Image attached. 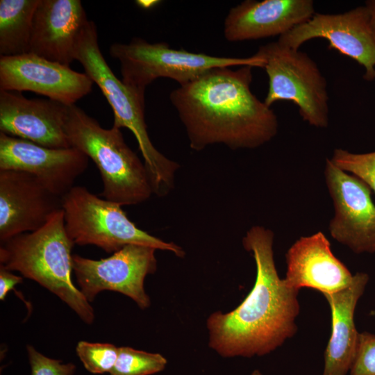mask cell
Returning <instances> with one entry per match:
<instances>
[{"label": "cell", "mask_w": 375, "mask_h": 375, "mask_svg": "<svg viewBox=\"0 0 375 375\" xmlns=\"http://www.w3.org/2000/svg\"><path fill=\"white\" fill-rule=\"evenodd\" d=\"M156 250L129 244L100 260L73 255V271L80 291L89 302L101 291L117 292L131 298L141 309L147 308L151 301L144 283L147 275L156 271Z\"/></svg>", "instance_id": "9c48e42d"}, {"label": "cell", "mask_w": 375, "mask_h": 375, "mask_svg": "<svg viewBox=\"0 0 375 375\" xmlns=\"http://www.w3.org/2000/svg\"><path fill=\"white\" fill-rule=\"evenodd\" d=\"M39 1H0L1 57L30 53L33 17Z\"/></svg>", "instance_id": "ffe728a7"}, {"label": "cell", "mask_w": 375, "mask_h": 375, "mask_svg": "<svg viewBox=\"0 0 375 375\" xmlns=\"http://www.w3.org/2000/svg\"><path fill=\"white\" fill-rule=\"evenodd\" d=\"M374 79H375V78H374Z\"/></svg>", "instance_id": "f546056e"}, {"label": "cell", "mask_w": 375, "mask_h": 375, "mask_svg": "<svg viewBox=\"0 0 375 375\" xmlns=\"http://www.w3.org/2000/svg\"><path fill=\"white\" fill-rule=\"evenodd\" d=\"M62 210V198L33 175L0 169V241L43 226Z\"/></svg>", "instance_id": "5bb4252c"}, {"label": "cell", "mask_w": 375, "mask_h": 375, "mask_svg": "<svg viewBox=\"0 0 375 375\" xmlns=\"http://www.w3.org/2000/svg\"><path fill=\"white\" fill-rule=\"evenodd\" d=\"M64 128L71 147L98 168L103 199L122 206L141 203L151 197L153 190L145 165L127 145L120 128L101 127L75 104L66 105Z\"/></svg>", "instance_id": "5b68a950"}, {"label": "cell", "mask_w": 375, "mask_h": 375, "mask_svg": "<svg viewBox=\"0 0 375 375\" xmlns=\"http://www.w3.org/2000/svg\"><path fill=\"white\" fill-rule=\"evenodd\" d=\"M368 281L367 274L357 272L347 287L323 294L331 309V333L324 352L322 375H347L350 371L360 333L355 326L354 313Z\"/></svg>", "instance_id": "d6986e66"}, {"label": "cell", "mask_w": 375, "mask_h": 375, "mask_svg": "<svg viewBox=\"0 0 375 375\" xmlns=\"http://www.w3.org/2000/svg\"><path fill=\"white\" fill-rule=\"evenodd\" d=\"M74 60L96 83L110 104L113 126L126 128L134 135L142 153L153 193L169 194L174 187L175 174L180 165L158 151L149 138L144 120V92L125 84L112 72L100 50L97 29L88 21L80 33L74 49Z\"/></svg>", "instance_id": "277c9868"}, {"label": "cell", "mask_w": 375, "mask_h": 375, "mask_svg": "<svg viewBox=\"0 0 375 375\" xmlns=\"http://www.w3.org/2000/svg\"><path fill=\"white\" fill-rule=\"evenodd\" d=\"M315 13L312 0H246L228 12L224 36L231 42L280 37Z\"/></svg>", "instance_id": "2e32d148"}, {"label": "cell", "mask_w": 375, "mask_h": 375, "mask_svg": "<svg viewBox=\"0 0 375 375\" xmlns=\"http://www.w3.org/2000/svg\"><path fill=\"white\" fill-rule=\"evenodd\" d=\"M26 349L31 375H74L76 366L73 363L48 358L31 345H27Z\"/></svg>", "instance_id": "d4e9b609"}, {"label": "cell", "mask_w": 375, "mask_h": 375, "mask_svg": "<svg viewBox=\"0 0 375 375\" xmlns=\"http://www.w3.org/2000/svg\"><path fill=\"white\" fill-rule=\"evenodd\" d=\"M274 233L252 226L242 239L256 267L254 285L231 311H215L206 320L208 346L223 358L262 356L281 347L297 330L299 290L278 274L274 258Z\"/></svg>", "instance_id": "7a4b0ae2"}, {"label": "cell", "mask_w": 375, "mask_h": 375, "mask_svg": "<svg viewBox=\"0 0 375 375\" xmlns=\"http://www.w3.org/2000/svg\"><path fill=\"white\" fill-rule=\"evenodd\" d=\"M264 60L269 87L264 100L271 107L278 101H290L309 125L326 128L329 123L327 81L317 63L305 52L277 41L260 46L257 51Z\"/></svg>", "instance_id": "ba28073f"}, {"label": "cell", "mask_w": 375, "mask_h": 375, "mask_svg": "<svg viewBox=\"0 0 375 375\" xmlns=\"http://www.w3.org/2000/svg\"><path fill=\"white\" fill-rule=\"evenodd\" d=\"M110 54L120 63L122 81L143 92L158 78H171L181 85L215 67L263 68L265 64L258 53L247 58L213 56L175 49L166 42L149 43L141 38H134L128 43H113Z\"/></svg>", "instance_id": "52a82bcc"}, {"label": "cell", "mask_w": 375, "mask_h": 375, "mask_svg": "<svg viewBox=\"0 0 375 375\" xmlns=\"http://www.w3.org/2000/svg\"><path fill=\"white\" fill-rule=\"evenodd\" d=\"M67 233L74 244L95 245L115 253L126 245L138 244L169 251L183 258L185 251L140 229L118 203L100 198L85 187L74 186L62 197Z\"/></svg>", "instance_id": "8992f818"}, {"label": "cell", "mask_w": 375, "mask_h": 375, "mask_svg": "<svg viewBox=\"0 0 375 375\" xmlns=\"http://www.w3.org/2000/svg\"><path fill=\"white\" fill-rule=\"evenodd\" d=\"M323 38L329 47L356 61L365 69L364 78H375V33L365 6L342 13H317L308 21L278 37L277 42L299 49L310 40Z\"/></svg>", "instance_id": "30bf717a"}, {"label": "cell", "mask_w": 375, "mask_h": 375, "mask_svg": "<svg viewBox=\"0 0 375 375\" xmlns=\"http://www.w3.org/2000/svg\"><path fill=\"white\" fill-rule=\"evenodd\" d=\"M253 68L215 67L171 92L192 149L215 144L255 149L276 136V115L251 90Z\"/></svg>", "instance_id": "6da1fadb"}, {"label": "cell", "mask_w": 375, "mask_h": 375, "mask_svg": "<svg viewBox=\"0 0 375 375\" xmlns=\"http://www.w3.org/2000/svg\"><path fill=\"white\" fill-rule=\"evenodd\" d=\"M324 174L335 209L331 235L356 253H375V205L370 188L329 158Z\"/></svg>", "instance_id": "8fae6325"}, {"label": "cell", "mask_w": 375, "mask_h": 375, "mask_svg": "<svg viewBox=\"0 0 375 375\" xmlns=\"http://www.w3.org/2000/svg\"><path fill=\"white\" fill-rule=\"evenodd\" d=\"M251 375H264V374L260 370L255 369L251 372Z\"/></svg>", "instance_id": "f1b7e54d"}, {"label": "cell", "mask_w": 375, "mask_h": 375, "mask_svg": "<svg viewBox=\"0 0 375 375\" xmlns=\"http://www.w3.org/2000/svg\"><path fill=\"white\" fill-rule=\"evenodd\" d=\"M22 281V276L15 275L11 271L0 266V299L3 301L7 294Z\"/></svg>", "instance_id": "484cf974"}, {"label": "cell", "mask_w": 375, "mask_h": 375, "mask_svg": "<svg viewBox=\"0 0 375 375\" xmlns=\"http://www.w3.org/2000/svg\"><path fill=\"white\" fill-rule=\"evenodd\" d=\"M331 160L340 169L360 179L375 192V151L356 153L335 149Z\"/></svg>", "instance_id": "603a6c76"}, {"label": "cell", "mask_w": 375, "mask_h": 375, "mask_svg": "<svg viewBox=\"0 0 375 375\" xmlns=\"http://www.w3.org/2000/svg\"><path fill=\"white\" fill-rule=\"evenodd\" d=\"M66 105L0 90V132L53 149L72 147L65 132Z\"/></svg>", "instance_id": "9a60e30c"}, {"label": "cell", "mask_w": 375, "mask_h": 375, "mask_svg": "<svg viewBox=\"0 0 375 375\" xmlns=\"http://www.w3.org/2000/svg\"><path fill=\"white\" fill-rule=\"evenodd\" d=\"M74 245L60 210L38 230L1 243L0 266L36 281L90 324L94 319V309L72 280Z\"/></svg>", "instance_id": "3957f363"}, {"label": "cell", "mask_w": 375, "mask_h": 375, "mask_svg": "<svg viewBox=\"0 0 375 375\" xmlns=\"http://www.w3.org/2000/svg\"><path fill=\"white\" fill-rule=\"evenodd\" d=\"M167 360L162 354L119 347L116 362L110 375H152L162 372Z\"/></svg>", "instance_id": "44dd1931"}, {"label": "cell", "mask_w": 375, "mask_h": 375, "mask_svg": "<svg viewBox=\"0 0 375 375\" xmlns=\"http://www.w3.org/2000/svg\"><path fill=\"white\" fill-rule=\"evenodd\" d=\"M94 83L85 73L31 52L0 58V90L30 91L69 106L88 94Z\"/></svg>", "instance_id": "7c38bea8"}, {"label": "cell", "mask_w": 375, "mask_h": 375, "mask_svg": "<svg viewBox=\"0 0 375 375\" xmlns=\"http://www.w3.org/2000/svg\"><path fill=\"white\" fill-rule=\"evenodd\" d=\"M365 6L369 12L372 26L375 33V0L367 1Z\"/></svg>", "instance_id": "4316f807"}, {"label": "cell", "mask_w": 375, "mask_h": 375, "mask_svg": "<svg viewBox=\"0 0 375 375\" xmlns=\"http://www.w3.org/2000/svg\"><path fill=\"white\" fill-rule=\"evenodd\" d=\"M76 352L84 367L92 374L110 373L119 353V347L110 343L80 341Z\"/></svg>", "instance_id": "7402d4cb"}, {"label": "cell", "mask_w": 375, "mask_h": 375, "mask_svg": "<svg viewBox=\"0 0 375 375\" xmlns=\"http://www.w3.org/2000/svg\"><path fill=\"white\" fill-rule=\"evenodd\" d=\"M350 375H375V335L359 333L356 356Z\"/></svg>", "instance_id": "cb8c5ba5"}, {"label": "cell", "mask_w": 375, "mask_h": 375, "mask_svg": "<svg viewBox=\"0 0 375 375\" xmlns=\"http://www.w3.org/2000/svg\"><path fill=\"white\" fill-rule=\"evenodd\" d=\"M135 2L141 8L149 9L158 4L160 1L156 0H139Z\"/></svg>", "instance_id": "83f0119b"}, {"label": "cell", "mask_w": 375, "mask_h": 375, "mask_svg": "<svg viewBox=\"0 0 375 375\" xmlns=\"http://www.w3.org/2000/svg\"><path fill=\"white\" fill-rule=\"evenodd\" d=\"M286 283L299 290L308 288L323 294L338 292L353 278L348 268L331 251L324 234L317 232L298 239L286 255Z\"/></svg>", "instance_id": "ac0fdd59"}, {"label": "cell", "mask_w": 375, "mask_h": 375, "mask_svg": "<svg viewBox=\"0 0 375 375\" xmlns=\"http://www.w3.org/2000/svg\"><path fill=\"white\" fill-rule=\"evenodd\" d=\"M88 159L74 147L49 148L0 132V169L31 174L60 198L86 170Z\"/></svg>", "instance_id": "4fadbf2b"}, {"label": "cell", "mask_w": 375, "mask_h": 375, "mask_svg": "<svg viewBox=\"0 0 375 375\" xmlns=\"http://www.w3.org/2000/svg\"><path fill=\"white\" fill-rule=\"evenodd\" d=\"M89 20L79 0H40L35 12L30 52L69 66L78 37Z\"/></svg>", "instance_id": "e0dca14e"}]
</instances>
